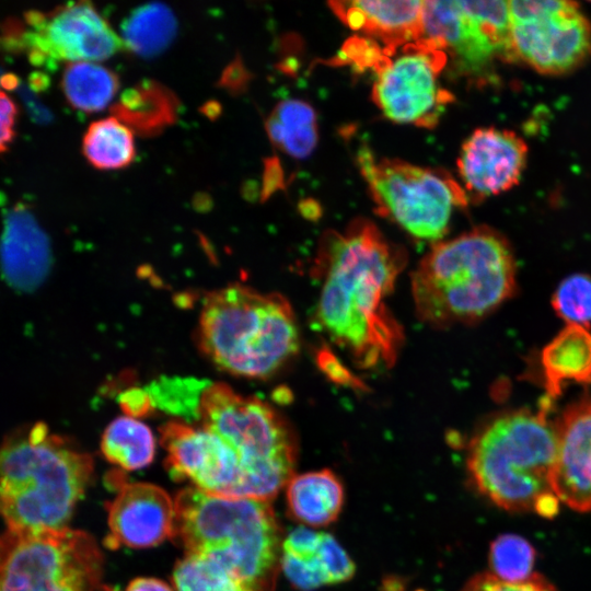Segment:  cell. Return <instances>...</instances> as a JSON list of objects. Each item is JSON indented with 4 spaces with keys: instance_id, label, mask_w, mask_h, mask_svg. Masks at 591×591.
I'll list each match as a JSON object with an SVG mask.
<instances>
[{
    "instance_id": "6da1fadb",
    "label": "cell",
    "mask_w": 591,
    "mask_h": 591,
    "mask_svg": "<svg viewBox=\"0 0 591 591\" xmlns=\"http://www.w3.org/2000/svg\"><path fill=\"white\" fill-rule=\"evenodd\" d=\"M405 264L406 253L367 219L321 240L315 321L362 369L391 367L397 358L404 334L387 299Z\"/></svg>"
},
{
    "instance_id": "7a4b0ae2",
    "label": "cell",
    "mask_w": 591,
    "mask_h": 591,
    "mask_svg": "<svg viewBox=\"0 0 591 591\" xmlns=\"http://www.w3.org/2000/svg\"><path fill=\"white\" fill-rule=\"evenodd\" d=\"M420 321L444 327L476 322L498 309L517 288L510 243L488 227L437 242L410 280Z\"/></svg>"
},
{
    "instance_id": "3957f363",
    "label": "cell",
    "mask_w": 591,
    "mask_h": 591,
    "mask_svg": "<svg viewBox=\"0 0 591 591\" xmlns=\"http://www.w3.org/2000/svg\"><path fill=\"white\" fill-rule=\"evenodd\" d=\"M174 512L171 537L186 555L215 560L251 591H274L282 544L268 501L186 487L174 499Z\"/></svg>"
},
{
    "instance_id": "277c9868",
    "label": "cell",
    "mask_w": 591,
    "mask_h": 591,
    "mask_svg": "<svg viewBox=\"0 0 591 591\" xmlns=\"http://www.w3.org/2000/svg\"><path fill=\"white\" fill-rule=\"evenodd\" d=\"M93 474V460L44 424L0 444V517L9 531L67 528Z\"/></svg>"
},
{
    "instance_id": "5b68a950",
    "label": "cell",
    "mask_w": 591,
    "mask_h": 591,
    "mask_svg": "<svg viewBox=\"0 0 591 591\" xmlns=\"http://www.w3.org/2000/svg\"><path fill=\"white\" fill-rule=\"evenodd\" d=\"M197 340L218 369L235 376L264 379L298 351L299 329L286 298L233 283L205 298Z\"/></svg>"
},
{
    "instance_id": "8992f818",
    "label": "cell",
    "mask_w": 591,
    "mask_h": 591,
    "mask_svg": "<svg viewBox=\"0 0 591 591\" xmlns=\"http://www.w3.org/2000/svg\"><path fill=\"white\" fill-rule=\"evenodd\" d=\"M546 410L500 415L470 443L467 467L473 483L507 511H533L541 496L553 493L558 440Z\"/></svg>"
},
{
    "instance_id": "52a82bcc",
    "label": "cell",
    "mask_w": 591,
    "mask_h": 591,
    "mask_svg": "<svg viewBox=\"0 0 591 591\" xmlns=\"http://www.w3.org/2000/svg\"><path fill=\"white\" fill-rule=\"evenodd\" d=\"M200 425L236 453L241 483L236 497L271 500L292 478L297 447L292 430L269 404L224 383L208 385L197 403Z\"/></svg>"
},
{
    "instance_id": "ba28073f",
    "label": "cell",
    "mask_w": 591,
    "mask_h": 591,
    "mask_svg": "<svg viewBox=\"0 0 591 591\" xmlns=\"http://www.w3.org/2000/svg\"><path fill=\"white\" fill-rule=\"evenodd\" d=\"M357 164L380 215L416 239L439 242L453 210L468 201L465 189L442 170L380 158L369 148L359 149Z\"/></svg>"
},
{
    "instance_id": "9c48e42d",
    "label": "cell",
    "mask_w": 591,
    "mask_h": 591,
    "mask_svg": "<svg viewBox=\"0 0 591 591\" xmlns=\"http://www.w3.org/2000/svg\"><path fill=\"white\" fill-rule=\"evenodd\" d=\"M101 573V552L82 531H9L0 542V591H96Z\"/></svg>"
},
{
    "instance_id": "30bf717a",
    "label": "cell",
    "mask_w": 591,
    "mask_h": 591,
    "mask_svg": "<svg viewBox=\"0 0 591 591\" xmlns=\"http://www.w3.org/2000/svg\"><path fill=\"white\" fill-rule=\"evenodd\" d=\"M512 58L548 76L570 72L591 54V24L576 2L509 1Z\"/></svg>"
},
{
    "instance_id": "8fae6325",
    "label": "cell",
    "mask_w": 591,
    "mask_h": 591,
    "mask_svg": "<svg viewBox=\"0 0 591 591\" xmlns=\"http://www.w3.org/2000/svg\"><path fill=\"white\" fill-rule=\"evenodd\" d=\"M7 46L22 50L37 67L59 62L104 60L123 42L96 8L86 1L71 2L44 13L30 11L5 36Z\"/></svg>"
},
{
    "instance_id": "7c38bea8",
    "label": "cell",
    "mask_w": 591,
    "mask_h": 591,
    "mask_svg": "<svg viewBox=\"0 0 591 591\" xmlns=\"http://www.w3.org/2000/svg\"><path fill=\"white\" fill-rule=\"evenodd\" d=\"M391 56L374 69V103L394 123L432 128L452 100L439 81L445 53L422 37L403 46L398 56Z\"/></svg>"
},
{
    "instance_id": "4fadbf2b",
    "label": "cell",
    "mask_w": 591,
    "mask_h": 591,
    "mask_svg": "<svg viewBox=\"0 0 591 591\" xmlns=\"http://www.w3.org/2000/svg\"><path fill=\"white\" fill-rule=\"evenodd\" d=\"M165 466L174 480H189L212 495L236 497L241 483L239 459L218 434L200 426L171 420L160 429Z\"/></svg>"
},
{
    "instance_id": "5bb4252c",
    "label": "cell",
    "mask_w": 591,
    "mask_h": 591,
    "mask_svg": "<svg viewBox=\"0 0 591 591\" xmlns=\"http://www.w3.org/2000/svg\"><path fill=\"white\" fill-rule=\"evenodd\" d=\"M528 152L525 141L512 130L476 129L462 143L457 158L465 192L485 198L510 190L521 179Z\"/></svg>"
},
{
    "instance_id": "9a60e30c",
    "label": "cell",
    "mask_w": 591,
    "mask_h": 591,
    "mask_svg": "<svg viewBox=\"0 0 591 591\" xmlns=\"http://www.w3.org/2000/svg\"><path fill=\"white\" fill-rule=\"evenodd\" d=\"M107 510V547L147 548L172 536L174 500L159 486L149 483L123 484Z\"/></svg>"
},
{
    "instance_id": "2e32d148",
    "label": "cell",
    "mask_w": 591,
    "mask_h": 591,
    "mask_svg": "<svg viewBox=\"0 0 591 591\" xmlns=\"http://www.w3.org/2000/svg\"><path fill=\"white\" fill-rule=\"evenodd\" d=\"M557 459L552 490L579 512H591V397L570 404L556 421Z\"/></svg>"
},
{
    "instance_id": "e0dca14e",
    "label": "cell",
    "mask_w": 591,
    "mask_h": 591,
    "mask_svg": "<svg viewBox=\"0 0 591 591\" xmlns=\"http://www.w3.org/2000/svg\"><path fill=\"white\" fill-rule=\"evenodd\" d=\"M422 37L451 53L460 70L466 72H477L495 57H502L497 44L462 1H424Z\"/></svg>"
},
{
    "instance_id": "ac0fdd59",
    "label": "cell",
    "mask_w": 591,
    "mask_h": 591,
    "mask_svg": "<svg viewBox=\"0 0 591 591\" xmlns=\"http://www.w3.org/2000/svg\"><path fill=\"white\" fill-rule=\"evenodd\" d=\"M329 7L348 27L380 42L389 54L422 37L424 1H334Z\"/></svg>"
},
{
    "instance_id": "d6986e66",
    "label": "cell",
    "mask_w": 591,
    "mask_h": 591,
    "mask_svg": "<svg viewBox=\"0 0 591 591\" xmlns=\"http://www.w3.org/2000/svg\"><path fill=\"white\" fill-rule=\"evenodd\" d=\"M48 239L32 212L16 205L4 219L0 242L3 271L15 287L30 289L38 285L49 265Z\"/></svg>"
},
{
    "instance_id": "ffe728a7",
    "label": "cell",
    "mask_w": 591,
    "mask_h": 591,
    "mask_svg": "<svg viewBox=\"0 0 591 591\" xmlns=\"http://www.w3.org/2000/svg\"><path fill=\"white\" fill-rule=\"evenodd\" d=\"M541 362L549 406L567 383L591 384V333L586 326L567 324L545 346Z\"/></svg>"
},
{
    "instance_id": "44dd1931",
    "label": "cell",
    "mask_w": 591,
    "mask_h": 591,
    "mask_svg": "<svg viewBox=\"0 0 591 591\" xmlns=\"http://www.w3.org/2000/svg\"><path fill=\"white\" fill-rule=\"evenodd\" d=\"M287 502L291 515L311 526L334 522L344 503V488L329 470L292 476L287 486Z\"/></svg>"
},
{
    "instance_id": "7402d4cb",
    "label": "cell",
    "mask_w": 591,
    "mask_h": 591,
    "mask_svg": "<svg viewBox=\"0 0 591 591\" xmlns=\"http://www.w3.org/2000/svg\"><path fill=\"white\" fill-rule=\"evenodd\" d=\"M270 140L288 155L303 159L317 143V118L313 107L298 99L283 100L267 119Z\"/></svg>"
},
{
    "instance_id": "603a6c76",
    "label": "cell",
    "mask_w": 591,
    "mask_h": 591,
    "mask_svg": "<svg viewBox=\"0 0 591 591\" xmlns=\"http://www.w3.org/2000/svg\"><path fill=\"white\" fill-rule=\"evenodd\" d=\"M176 31L177 21L172 10L161 2H150L125 19L120 38L129 51L149 58L165 50Z\"/></svg>"
},
{
    "instance_id": "cb8c5ba5",
    "label": "cell",
    "mask_w": 591,
    "mask_h": 591,
    "mask_svg": "<svg viewBox=\"0 0 591 591\" xmlns=\"http://www.w3.org/2000/svg\"><path fill=\"white\" fill-rule=\"evenodd\" d=\"M101 451L108 462L126 471H135L151 464L155 440L146 424L128 415L120 416L105 428Z\"/></svg>"
},
{
    "instance_id": "d4e9b609",
    "label": "cell",
    "mask_w": 591,
    "mask_h": 591,
    "mask_svg": "<svg viewBox=\"0 0 591 591\" xmlns=\"http://www.w3.org/2000/svg\"><path fill=\"white\" fill-rule=\"evenodd\" d=\"M61 86L69 104L84 113L104 109L119 89L116 73L94 61L72 62L62 74Z\"/></svg>"
},
{
    "instance_id": "484cf974",
    "label": "cell",
    "mask_w": 591,
    "mask_h": 591,
    "mask_svg": "<svg viewBox=\"0 0 591 591\" xmlns=\"http://www.w3.org/2000/svg\"><path fill=\"white\" fill-rule=\"evenodd\" d=\"M82 149L86 160L100 170L126 167L136 157L131 130L115 117L92 123L84 134Z\"/></svg>"
},
{
    "instance_id": "4316f807",
    "label": "cell",
    "mask_w": 591,
    "mask_h": 591,
    "mask_svg": "<svg viewBox=\"0 0 591 591\" xmlns=\"http://www.w3.org/2000/svg\"><path fill=\"white\" fill-rule=\"evenodd\" d=\"M173 583L176 591H251L220 564L196 555L176 564Z\"/></svg>"
},
{
    "instance_id": "83f0119b",
    "label": "cell",
    "mask_w": 591,
    "mask_h": 591,
    "mask_svg": "<svg viewBox=\"0 0 591 591\" xmlns=\"http://www.w3.org/2000/svg\"><path fill=\"white\" fill-rule=\"evenodd\" d=\"M489 567L497 578L508 582H521L533 576L536 551L524 537L501 534L489 548Z\"/></svg>"
},
{
    "instance_id": "f1b7e54d",
    "label": "cell",
    "mask_w": 591,
    "mask_h": 591,
    "mask_svg": "<svg viewBox=\"0 0 591 591\" xmlns=\"http://www.w3.org/2000/svg\"><path fill=\"white\" fill-rule=\"evenodd\" d=\"M552 305L567 324L587 326L591 322V277L575 274L557 287Z\"/></svg>"
},
{
    "instance_id": "f546056e",
    "label": "cell",
    "mask_w": 591,
    "mask_h": 591,
    "mask_svg": "<svg viewBox=\"0 0 591 591\" xmlns=\"http://www.w3.org/2000/svg\"><path fill=\"white\" fill-rule=\"evenodd\" d=\"M280 567L288 580L300 590L310 591L328 584L317 551L308 558H297L281 553Z\"/></svg>"
},
{
    "instance_id": "4dcf8cb0",
    "label": "cell",
    "mask_w": 591,
    "mask_h": 591,
    "mask_svg": "<svg viewBox=\"0 0 591 591\" xmlns=\"http://www.w3.org/2000/svg\"><path fill=\"white\" fill-rule=\"evenodd\" d=\"M317 554L328 584L345 582L352 578L355 564L331 534L322 533Z\"/></svg>"
},
{
    "instance_id": "1f68e13d",
    "label": "cell",
    "mask_w": 591,
    "mask_h": 591,
    "mask_svg": "<svg viewBox=\"0 0 591 591\" xmlns=\"http://www.w3.org/2000/svg\"><path fill=\"white\" fill-rule=\"evenodd\" d=\"M462 591H557V589L546 578L535 572L521 582L503 581L490 572H483L471 578Z\"/></svg>"
},
{
    "instance_id": "d6a6232c",
    "label": "cell",
    "mask_w": 591,
    "mask_h": 591,
    "mask_svg": "<svg viewBox=\"0 0 591 591\" xmlns=\"http://www.w3.org/2000/svg\"><path fill=\"white\" fill-rule=\"evenodd\" d=\"M321 536V532L298 528L285 538L281 553L297 558L311 557L317 551Z\"/></svg>"
},
{
    "instance_id": "836d02e7",
    "label": "cell",
    "mask_w": 591,
    "mask_h": 591,
    "mask_svg": "<svg viewBox=\"0 0 591 591\" xmlns=\"http://www.w3.org/2000/svg\"><path fill=\"white\" fill-rule=\"evenodd\" d=\"M16 107L12 100L0 90V152L4 151L14 137Z\"/></svg>"
},
{
    "instance_id": "e575fe53",
    "label": "cell",
    "mask_w": 591,
    "mask_h": 591,
    "mask_svg": "<svg viewBox=\"0 0 591 591\" xmlns=\"http://www.w3.org/2000/svg\"><path fill=\"white\" fill-rule=\"evenodd\" d=\"M559 499L554 493H547L541 496L534 503L533 511L541 517L553 518L558 513Z\"/></svg>"
},
{
    "instance_id": "d590c367",
    "label": "cell",
    "mask_w": 591,
    "mask_h": 591,
    "mask_svg": "<svg viewBox=\"0 0 591 591\" xmlns=\"http://www.w3.org/2000/svg\"><path fill=\"white\" fill-rule=\"evenodd\" d=\"M127 410H131L128 416L136 417L138 415H143L150 407L148 396L146 393L135 391L131 394H127V397L124 402Z\"/></svg>"
},
{
    "instance_id": "8d00e7d4",
    "label": "cell",
    "mask_w": 591,
    "mask_h": 591,
    "mask_svg": "<svg viewBox=\"0 0 591 591\" xmlns=\"http://www.w3.org/2000/svg\"><path fill=\"white\" fill-rule=\"evenodd\" d=\"M126 591H173L169 584L157 578H136Z\"/></svg>"
},
{
    "instance_id": "74e56055",
    "label": "cell",
    "mask_w": 591,
    "mask_h": 591,
    "mask_svg": "<svg viewBox=\"0 0 591 591\" xmlns=\"http://www.w3.org/2000/svg\"><path fill=\"white\" fill-rule=\"evenodd\" d=\"M103 591H112L111 589L104 588Z\"/></svg>"
}]
</instances>
